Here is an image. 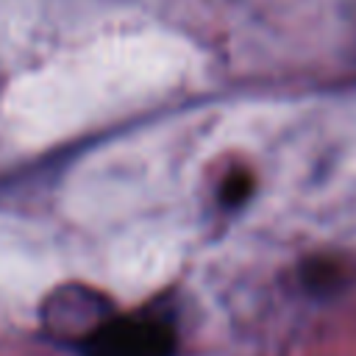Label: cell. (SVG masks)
I'll return each instance as SVG.
<instances>
[{"instance_id": "cell-1", "label": "cell", "mask_w": 356, "mask_h": 356, "mask_svg": "<svg viewBox=\"0 0 356 356\" xmlns=\"http://www.w3.org/2000/svg\"><path fill=\"white\" fill-rule=\"evenodd\" d=\"M175 328L159 317H125L106 320L83 345V356H175Z\"/></svg>"}, {"instance_id": "cell-2", "label": "cell", "mask_w": 356, "mask_h": 356, "mask_svg": "<svg viewBox=\"0 0 356 356\" xmlns=\"http://www.w3.org/2000/svg\"><path fill=\"white\" fill-rule=\"evenodd\" d=\"M111 303L92 286H58L42 306V323L50 337L81 348L106 320H111Z\"/></svg>"}, {"instance_id": "cell-3", "label": "cell", "mask_w": 356, "mask_h": 356, "mask_svg": "<svg viewBox=\"0 0 356 356\" xmlns=\"http://www.w3.org/2000/svg\"><path fill=\"white\" fill-rule=\"evenodd\" d=\"M339 264L331 261V259H312L300 267V278H303V286L309 292H328L339 284Z\"/></svg>"}, {"instance_id": "cell-4", "label": "cell", "mask_w": 356, "mask_h": 356, "mask_svg": "<svg viewBox=\"0 0 356 356\" xmlns=\"http://www.w3.org/2000/svg\"><path fill=\"white\" fill-rule=\"evenodd\" d=\"M250 192H253V175L245 172V170H236L220 186V200H222V206L236 209V206H242L250 197Z\"/></svg>"}]
</instances>
